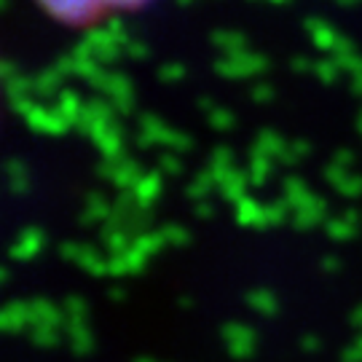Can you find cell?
<instances>
[{
  "mask_svg": "<svg viewBox=\"0 0 362 362\" xmlns=\"http://www.w3.org/2000/svg\"><path fill=\"white\" fill-rule=\"evenodd\" d=\"M43 16L70 30H91L113 16L137 13L151 6V0H35Z\"/></svg>",
  "mask_w": 362,
  "mask_h": 362,
  "instance_id": "6da1fadb",
  "label": "cell"
}]
</instances>
